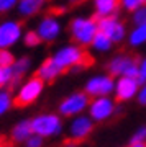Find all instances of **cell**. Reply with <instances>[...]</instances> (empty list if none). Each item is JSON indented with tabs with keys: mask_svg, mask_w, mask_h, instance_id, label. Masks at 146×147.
Returning a JSON list of instances; mask_svg holds the SVG:
<instances>
[{
	"mask_svg": "<svg viewBox=\"0 0 146 147\" xmlns=\"http://www.w3.org/2000/svg\"><path fill=\"white\" fill-rule=\"evenodd\" d=\"M63 72L64 70L59 67L51 57H48L46 61H43V62L40 64V67L36 69V75L41 80H44V82H54Z\"/></svg>",
	"mask_w": 146,
	"mask_h": 147,
	"instance_id": "cell-17",
	"label": "cell"
},
{
	"mask_svg": "<svg viewBox=\"0 0 146 147\" xmlns=\"http://www.w3.org/2000/svg\"><path fill=\"white\" fill-rule=\"evenodd\" d=\"M41 146H43V137L35 134V132L25 141V147H41Z\"/></svg>",
	"mask_w": 146,
	"mask_h": 147,
	"instance_id": "cell-28",
	"label": "cell"
},
{
	"mask_svg": "<svg viewBox=\"0 0 146 147\" xmlns=\"http://www.w3.org/2000/svg\"><path fill=\"white\" fill-rule=\"evenodd\" d=\"M136 100L141 106H146V82L140 85V90H138V95H136Z\"/></svg>",
	"mask_w": 146,
	"mask_h": 147,
	"instance_id": "cell-30",
	"label": "cell"
},
{
	"mask_svg": "<svg viewBox=\"0 0 146 147\" xmlns=\"http://www.w3.org/2000/svg\"><path fill=\"white\" fill-rule=\"evenodd\" d=\"M69 3H72V5H79V3H84V2H87V0H68Z\"/></svg>",
	"mask_w": 146,
	"mask_h": 147,
	"instance_id": "cell-33",
	"label": "cell"
},
{
	"mask_svg": "<svg viewBox=\"0 0 146 147\" xmlns=\"http://www.w3.org/2000/svg\"><path fill=\"white\" fill-rule=\"evenodd\" d=\"M94 123L95 121L89 115H84L82 113V115L74 116L71 119V124H69V137L72 141H84L92 132Z\"/></svg>",
	"mask_w": 146,
	"mask_h": 147,
	"instance_id": "cell-13",
	"label": "cell"
},
{
	"mask_svg": "<svg viewBox=\"0 0 146 147\" xmlns=\"http://www.w3.org/2000/svg\"><path fill=\"white\" fill-rule=\"evenodd\" d=\"M21 42H23L26 47L35 49V47H38L43 41H41V38H40V34L36 33V30H28V31H25V34H23Z\"/></svg>",
	"mask_w": 146,
	"mask_h": 147,
	"instance_id": "cell-22",
	"label": "cell"
},
{
	"mask_svg": "<svg viewBox=\"0 0 146 147\" xmlns=\"http://www.w3.org/2000/svg\"><path fill=\"white\" fill-rule=\"evenodd\" d=\"M25 34L23 23L16 18H5L0 21V49H13L21 42Z\"/></svg>",
	"mask_w": 146,
	"mask_h": 147,
	"instance_id": "cell-4",
	"label": "cell"
},
{
	"mask_svg": "<svg viewBox=\"0 0 146 147\" xmlns=\"http://www.w3.org/2000/svg\"><path fill=\"white\" fill-rule=\"evenodd\" d=\"M126 42L133 49H140L146 46V25H133V28L128 30Z\"/></svg>",
	"mask_w": 146,
	"mask_h": 147,
	"instance_id": "cell-18",
	"label": "cell"
},
{
	"mask_svg": "<svg viewBox=\"0 0 146 147\" xmlns=\"http://www.w3.org/2000/svg\"><path fill=\"white\" fill-rule=\"evenodd\" d=\"M18 0H0V15H7L16 10Z\"/></svg>",
	"mask_w": 146,
	"mask_h": 147,
	"instance_id": "cell-26",
	"label": "cell"
},
{
	"mask_svg": "<svg viewBox=\"0 0 146 147\" xmlns=\"http://www.w3.org/2000/svg\"><path fill=\"white\" fill-rule=\"evenodd\" d=\"M87 111H89V116L94 121L102 123V121L110 119L115 115L117 105H115V100L110 95H107V96H95V98H90Z\"/></svg>",
	"mask_w": 146,
	"mask_h": 147,
	"instance_id": "cell-11",
	"label": "cell"
},
{
	"mask_svg": "<svg viewBox=\"0 0 146 147\" xmlns=\"http://www.w3.org/2000/svg\"><path fill=\"white\" fill-rule=\"evenodd\" d=\"M16 61V56L12 53V49H0V67H10Z\"/></svg>",
	"mask_w": 146,
	"mask_h": 147,
	"instance_id": "cell-23",
	"label": "cell"
},
{
	"mask_svg": "<svg viewBox=\"0 0 146 147\" xmlns=\"http://www.w3.org/2000/svg\"><path fill=\"white\" fill-rule=\"evenodd\" d=\"M35 30L40 34L43 42H56L61 38V34H63L64 26H63L61 18L57 15H54V13H46V15H43L36 21Z\"/></svg>",
	"mask_w": 146,
	"mask_h": 147,
	"instance_id": "cell-5",
	"label": "cell"
},
{
	"mask_svg": "<svg viewBox=\"0 0 146 147\" xmlns=\"http://www.w3.org/2000/svg\"><path fill=\"white\" fill-rule=\"evenodd\" d=\"M7 77H5V69L0 67V88H3V87H7Z\"/></svg>",
	"mask_w": 146,
	"mask_h": 147,
	"instance_id": "cell-31",
	"label": "cell"
},
{
	"mask_svg": "<svg viewBox=\"0 0 146 147\" xmlns=\"http://www.w3.org/2000/svg\"><path fill=\"white\" fill-rule=\"evenodd\" d=\"M92 10L97 18L117 15L120 11V0H92Z\"/></svg>",
	"mask_w": 146,
	"mask_h": 147,
	"instance_id": "cell-15",
	"label": "cell"
},
{
	"mask_svg": "<svg viewBox=\"0 0 146 147\" xmlns=\"http://www.w3.org/2000/svg\"><path fill=\"white\" fill-rule=\"evenodd\" d=\"M131 142H146V126L138 127L131 137Z\"/></svg>",
	"mask_w": 146,
	"mask_h": 147,
	"instance_id": "cell-29",
	"label": "cell"
},
{
	"mask_svg": "<svg viewBox=\"0 0 146 147\" xmlns=\"http://www.w3.org/2000/svg\"><path fill=\"white\" fill-rule=\"evenodd\" d=\"M113 44L115 42L112 41L105 33H102L99 30V33L94 36V39H92V42H90L89 47L95 54H107V53H110V51L113 49Z\"/></svg>",
	"mask_w": 146,
	"mask_h": 147,
	"instance_id": "cell-19",
	"label": "cell"
},
{
	"mask_svg": "<svg viewBox=\"0 0 146 147\" xmlns=\"http://www.w3.org/2000/svg\"><path fill=\"white\" fill-rule=\"evenodd\" d=\"M3 147H12V146H3Z\"/></svg>",
	"mask_w": 146,
	"mask_h": 147,
	"instance_id": "cell-35",
	"label": "cell"
},
{
	"mask_svg": "<svg viewBox=\"0 0 146 147\" xmlns=\"http://www.w3.org/2000/svg\"><path fill=\"white\" fill-rule=\"evenodd\" d=\"M33 134V127H31V119H23L20 123H16L13 129H12V137L16 142H25L28 137Z\"/></svg>",
	"mask_w": 146,
	"mask_h": 147,
	"instance_id": "cell-20",
	"label": "cell"
},
{
	"mask_svg": "<svg viewBox=\"0 0 146 147\" xmlns=\"http://www.w3.org/2000/svg\"><path fill=\"white\" fill-rule=\"evenodd\" d=\"M49 57L63 70H76V72L81 70L87 62V54L84 51V47L76 44L74 41L59 46Z\"/></svg>",
	"mask_w": 146,
	"mask_h": 147,
	"instance_id": "cell-2",
	"label": "cell"
},
{
	"mask_svg": "<svg viewBox=\"0 0 146 147\" xmlns=\"http://www.w3.org/2000/svg\"><path fill=\"white\" fill-rule=\"evenodd\" d=\"M131 15V23L133 25H146V5L143 3L141 7H138Z\"/></svg>",
	"mask_w": 146,
	"mask_h": 147,
	"instance_id": "cell-24",
	"label": "cell"
},
{
	"mask_svg": "<svg viewBox=\"0 0 146 147\" xmlns=\"http://www.w3.org/2000/svg\"><path fill=\"white\" fill-rule=\"evenodd\" d=\"M8 69H10V85H18L21 79L31 70V59L28 56H20Z\"/></svg>",
	"mask_w": 146,
	"mask_h": 147,
	"instance_id": "cell-14",
	"label": "cell"
},
{
	"mask_svg": "<svg viewBox=\"0 0 146 147\" xmlns=\"http://www.w3.org/2000/svg\"><path fill=\"white\" fill-rule=\"evenodd\" d=\"M15 103V96L12 95L8 88H0V116H3L5 113L12 110V106Z\"/></svg>",
	"mask_w": 146,
	"mask_h": 147,
	"instance_id": "cell-21",
	"label": "cell"
},
{
	"mask_svg": "<svg viewBox=\"0 0 146 147\" xmlns=\"http://www.w3.org/2000/svg\"><path fill=\"white\" fill-rule=\"evenodd\" d=\"M115 88V77L110 74H95L87 79L84 85V92L89 95L90 98L95 96H107L113 95Z\"/></svg>",
	"mask_w": 146,
	"mask_h": 147,
	"instance_id": "cell-9",
	"label": "cell"
},
{
	"mask_svg": "<svg viewBox=\"0 0 146 147\" xmlns=\"http://www.w3.org/2000/svg\"><path fill=\"white\" fill-rule=\"evenodd\" d=\"M33 132L41 137H51L56 136L63 131V119L61 115L54 113H41L31 119Z\"/></svg>",
	"mask_w": 146,
	"mask_h": 147,
	"instance_id": "cell-7",
	"label": "cell"
},
{
	"mask_svg": "<svg viewBox=\"0 0 146 147\" xmlns=\"http://www.w3.org/2000/svg\"><path fill=\"white\" fill-rule=\"evenodd\" d=\"M99 30L102 33H105L115 44L126 41V36H128V28L123 23V20H120L118 15L99 18Z\"/></svg>",
	"mask_w": 146,
	"mask_h": 147,
	"instance_id": "cell-10",
	"label": "cell"
},
{
	"mask_svg": "<svg viewBox=\"0 0 146 147\" xmlns=\"http://www.w3.org/2000/svg\"><path fill=\"white\" fill-rule=\"evenodd\" d=\"M48 0H18L16 10L21 18H33L46 7Z\"/></svg>",
	"mask_w": 146,
	"mask_h": 147,
	"instance_id": "cell-16",
	"label": "cell"
},
{
	"mask_svg": "<svg viewBox=\"0 0 146 147\" xmlns=\"http://www.w3.org/2000/svg\"><path fill=\"white\" fill-rule=\"evenodd\" d=\"M99 33V18L90 15H76L69 21V36L76 44L89 47Z\"/></svg>",
	"mask_w": 146,
	"mask_h": 147,
	"instance_id": "cell-1",
	"label": "cell"
},
{
	"mask_svg": "<svg viewBox=\"0 0 146 147\" xmlns=\"http://www.w3.org/2000/svg\"><path fill=\"white\" fill-rule=\"evenodd\" d=\"M140 80L138 77H128V75H121L115 79V88L113 95L118 101H130L136 98L138 90H140Z\"/></svg>",
	"mask_w": 146,
	"mask_h": 147,
	"instance_id": "cell-12",
	"label": "cell"
},
{
	"mask_svg": "<svg viewBox=\"0 0 146 147\" xmlns=\"http://www.w3.org/2000/svg\"><path fill=\"white\" fill-rule=\"evenodd\" d=\"M141 3H145V5H146V0H141Z\"/></svg>",
	"mask_w": 146,
	"mask_h": 147,
	"instance_id": "cell-34",
	"label": "cell"
},
{
	"mask_svg": "<svg viewBox=\"0 0 146 147\" xmlns=\"http://www.w3.org/2000/svg\"><path fill=\"white\" fill-rule=\"evenodd\" d=\"M141 5H143L141 0H120V8L123 11H126V13H133Z\"/></svg>",
	"mask_w": 146,
	"mask_h": 147,
	"instance_id": "cell-25",
	"label": "cell"
},
{
	"mask_svg": "<svg viewBox=\"0 0 146 147\" xmlns=\"http://www.w3.org/2000/svg\"><path fill=\"white\" fill-rule=\"evenodd\" d=\"M107 70L113 77H121V75L138 77V61L126 53H118L112 56L107 62Z\"/></svg>",
	"mask_w": 146,
	"mask_h": 147,
	"instance_id": "cell-8",
	"label": "cell"
},
{
	"mask_svg": "<svg viewBox=\"0 0 146 147\" xmlns=\"http://www.w3.org/2000/svg\"><path fill=\"white\" fill-rule=\"evenodd\" d=\"M89 103H90V96L85 92H72L59 101L57 111H59L61 116L74 118L77 115H82L84 111L89 108Z\"/></svg>",
	"mask_w": 146,
	"mask_h": 147,
	"instance_id": "cell-6",
	"label": "cell"
},
{
	"mask_svg": "<svg viewBox=\"0 0 146 147\" xmlns=\"http://www.w3.org/2000/svg\"><path fill=\"white\" fill-rule=\"evenodd\" d=\"M138 80H140V84L146 82V56H143L138 61Z\"/></svg>",
	"mask_w": 146,
	"mask_h": 147,
	"instance_id": "cell-27",
	"label": "cell"
},
{
	"mask_svg": "<svg viewBox=\"0 0 146 147\" xmlns=\"http://www.w3.org/2000/svg\"><path fill=\"white\" fill-rule=\"evenodd\" d=\"M130 147H146V142H131Z\"/></svg>",
	"mask_w": 146,
	"mask_h": 147,
	"instance_id": "cell-32",
	"label": "cell"
},
{
	"mask_svg": "<svg viewBox=\"0 0 146 147\" xmlns=\"http://www.w3.org/2000/svg\"><path fill=\"white\" fill-rule=\"evenodd\" d=\"M44 80H41L38 75H33L25 82H21L16 88L15 93V103L20 106H28L33 105L35 101L41 96L43 90H44Z\"/></svg>",
	"mask_w": 146,
	"mask_h": 147,
	"instance_id": "cell-3",
	"label": "cell"
}]
</instances>
